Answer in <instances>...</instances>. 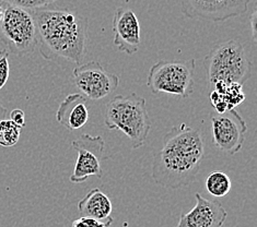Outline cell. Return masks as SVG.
<instances>
[{
    "label": "cell",
    "instance_id": "obj_1",
    "mask_svg": "<svg viewBox=\"0 0 257 227\" xmlns=\"http://www.w3.org/2000/svg\"><path fill=\"white\" fill-rule=\"evenodd\" d=\"M205 143L198 130L181 124L162 139L152 162V179L159 186L181 189L192 183L203 163Z\"/></svg>",
    "mask_w": 257,
    "mask_h": 227
},
{
    "label": "cell",
    "instance_id": "obj_2",
    "mask_svg": "<svg viewBox=\"0 0 257 227\" xmlns=\"http://www.w3.org/2000/svg\"><path fill=\"white\" fill-rule=\"evenodd\" d=\"M38 28L39 48L46 60L64 58L80 65L87 52L89 22L66 10H31Z\"/></svg>",
    "mask_w": 257,
    "mask_h": 227
},
{
    "label": "cell",
    "instance_id": "obj_3",
    "mask_svg": "<svg viewBox=\"0 0 257 227\" xmlns=\"http://www.w3.org/2000/svg\"><path fill=\"white\" fill-rule=\"evenodd\" d=\"M104 122L108 130L126 134L133 149H139L146 143L151 129L146 99L136 93L116 95L106 104Z\"/></svg>",
    "mask_w": 257,
    "mask_h": 227
},
{
    "label": "cell",
    "instance_id": "obj_4",
    "mask_svg": "<svg viewBox=\"0 0 257 227\" xmlns=\"http://www.w3.org/2000/svg\"><path fill=\"white\" fill-rule=\"evenodd\" d=\"M209 83L222 82L243 85L250 78L252 63L243 45L235 40H230L216 45L205 58Z\"/></svg>",
    "mask_w": 257,
    "mask_h": 227
},
{
    "label": "cell",
    "instance_id": "obj_5",
    "mask_svg": "<svg viewBox=\"0 0 257 227\" xmlns=\"http://www.w3.org/2000/svg\"><path fill=\"white\" fill-rule=\"evenodd\" d=\"M147 85L154 94L167 93L187 99L195 88V60L157 61L149 70Z\"/></svg>",
    "mask_w": 257,
    "mask_h": 227
},
{
    "label": "cell",
    "instance_id": "obj_6",
    "mask_svg": "<svg viewBox=\"0 0 257 227\" xmlns=\"http://www.w3.org/2000/svg\"><path fill=\"white\" fill-rule=\"evenodd\" d=\"M0 41L9 53L24 56L35 51L39 44L38 28L31 10L5 5L0 20Z\"/></svg>",
    "mask_w": 257,
    "mask_h": 227
},
{
    "label": "cell",
    "instance_id": "obj_7",
    "mask_svg": "<svg viewBox=\"0 0 257 227\" xmlns=\"http://www.w3.org/2000/svg\"><path fill=\"white\" fill-rule=\"evenodd\" d=\"M72 83L87 100L100 101L117 90L119 77L107 72L99 61H90L73 69Z\"/></svg>",
    "mask_w": 257,
    "mask_h": 227
},
{
    "label": "cell",
    "instance_id": "obj_8",
    "mask_svg": "<svg viewBox=\"0 0 257 227\" xmlns=\"http://www.w3.org/2000/svg\"><path fill=\"white\" fill-rule=\"evenodd\" d=\"M212 143L219 150L234 155L241 151L247 125L236 110L229 109L222 114L211 115Z\"/></svg>",
    "mask_w": 257,
    "mask_h": 227
},
{
    "label": "cell",
    "instance_id": "obj_9",
    "mask_svg": "<svg viewBox=\"0 0 257 227\" xmlns=\"http://www.w3.org/2000/svg\"><path fill=\"white\" fill-rule=\"evenodd\" d=\"M104 140L101 136L84 133L71 142V148L78 152V157L70 176L72 183L84 182L91 176L101 178V162L104 154Z\"/></svg>",
    "mask_w": 257,
    "mask_h": 227
},
{
    "label": "cell",
    "instance_id": "obj_10",
    "mask_svg": "<svg viewBox=\"0 0 257 227\" xmlns=\"http://www.w3.org/2000/svg\"><path fill=\"white\" fill-rule=\"evenodd\" d=\"M250 0H182V12L189 19L223 22L244 15Z\"/></svg>",
    "mask_w": 257,
    "mask_h": 227
},
{
    "label": "cell",
    "instance_id": "obj_11",
    "mask_svg": "<svg viewBox=\"0 0 257 227\" xmlns=\"http://www.w3.org/2000/svg\"><path fill=\"white\" fill-rule=\"evenodd\" d=\"M196 204L191 211L182 213L175 227H222L228 213L216 200L205 199L200 193L195 194Z\"/></svg>",
    "mask_w": 257,
    "mask_h": 227
},
{
    "label": "cell",
    "instance_id": "obj_12",
    "mask_svg": "<svg viewBox=\"0 0 257 227\" xmlns=\"http://www.w3.org/2000/svg\"><path fill=\"white\" fill-rule=\"evenodd\" d=\"M114 45L127 55L137 53L140 46V24L132 9H116L113 18Z\"/></svg>",
    "mask_w": 257,
    "mask_h": 227
},
{
    "label": "cell",
    "instance_id": "obj_13",
    "mask_svg": "<svg viewBox=\"0 0 257 227\" xmlns=\"http://www.w3.org/2000/svg\"><path fill=\"white\" fill-rule=\"evenodd\" d=\"M56 119L70 131L82 128L89 119L87 99L80 93L69 94L60 103L56 112Z\"/></svg>",
    "mask_w": 257,
    "mask_h": 227
},
{
    "label": "cell",
    "instance_id": "obj_14",
    "mask_svg": "<svg viewBox=\"0 0 257 227\" xmlns=\"http://www.w3.org/2000/svg\"><path fill=\"white\" fill-rule=\"evenodd\" d=\"M78 210L81 216H89L99 220L111 217L113 205L107 195L100 189H92L78 203Z\"/></svg>",
    "mask_w": 257,
    "mask_h": 227
},
{
    "label": "cell",
    "instance_id": "obj_15",
    "mask_svg": "<svg viewBox=\"0 0 257 227\" xmlns=\"http://www.w3.org/2000/svg\"><path fill=\"white\" fill-rule=\"evenodd\" d=\"M245 100V94L242 91V85L237 83L225 84L218 82L212 85L210 101L219 114L233 109Z\"/></svg>",
    "mask_w": 257,
    "mask_h": 227
},
{
    "label": "cell",
    "instance_id": "obj_16",
    "mask_svg": "<svg viewBox=\"0 0 257 227\" xmlns=\"http://www.w3.org/2000/svg\"><path fill=\"white\" fill-rule=\"evenodd\" d=\"M231 179L223 171H212L206 179L207 191L216 198H221L230 192Z\"/></svg>",
    "mask_w": 257,
    "mask_h": 227
},
{
    "label": "cell",
    "instance_id": "obj_17",
    "mask_svg": "<svg viewBox=\"0 0 257 227\" xmlns=\"http://www.w3.org/2000/svg\"><path fill=\"white\" fill-rule=\"evenodd\" d=\"M21 129L10 119L0 120V145L4 148L15 146L20 140Z\"/></svg>",
    "mask_w": 257,
    "mask_h": 227
},
{
    "label": "cell",
    "instance_id": "obj_18",
    "mask_svg": "<svg viewBox=\"0 0 257 227\" xmlns=\"http://www.w3.org/2000/svg\"><path fill=\"white\" fill-rule=\"evenodd\" d=\"M58 2V0H0V3L4 5L15 6V7H19L27 10H36V9H43L46 6Z\"/></svg>",
    "mask_w": 257,
    "mask_h": 227
},
{
    "label": "cell",
    "instance_id": "obj_19",
    "mask_svg": "<svg viewBox=\"0 0 257 227\" xmlns=\"http://www.w3.org/2000/svg\"><path fill=\"white\" fill-rule=\"evenodd\" d=\"M113 223V217L105 220H99L89 216H81L72 222V227H109Z\"/></svg>",
    "mask_w": 257,
    "mask_h": 227
},
{
    "label": "cell",
    "instance_id": "obj_20",
    "mask_svg": "<svg viewBox=\"0 0 257 227\" xmlns=\"http://www.w3.org/2000/svg\"><path fill=\"white\" fill-rule=\"evenodd\" d=\"M10 76V66H9V52L3 50L0 52V91L7 84Z\"/></svg>",
    "mask_w": 257,
    "mask_h": 227
},
{
    "label": "cell",
    "instance_id": "obj_21",
    "mask_svg": "<svg viewBox=\"0 0 257 227\" xmlns=\"http://www.w3.org/2000/svg\"><path fill=\"white\" fill-rule=\"evenodd\" d=\"M9 116H10V120L20 129L26 127V113H24L22 109L16 108L12 110V112L9 114Z\"/></svg>",
    "mask_w": 257,
    "mask_h": 227
},
{
    "label": "cell",
    "instance_id": "obj_22",
    "mask_svg": "<svg viewBox=\"0 0 257 227\" xmlns=\"http://www.w3.org/2000/svg\"><path fill=\"white\" fill-rule=\"evenodd\" d=\"M250 24H252V30H253V38H256V9H254L252 18H250Z\"/></svg>",
    "mask_w": 257,
    "mask_h": 227
},
{
    "label": "cell",
    "instance_id": "obj_23",
    "mask_svg": "<svg viewBox=\"0 0 257 227\" xmlns=\"http://www.w3.org/2000/svg\"><path fill=\"white\" fill-rule=\"evenodd\" d=\"M7 115H8V110L6 109V107H4L2 101H0V120L5 119L7 117Z\"/></svg>",
    "mask_w": 257,
    "mask_h": 227
},
{
    "label": "cell",
    "instance_id": "obj_24",
    "mask_svg": "<svg viewBox=\"0 0 257 227\" xmlns=\"http://www.w3.org/2000/svg\"><path fill=\"white\" fill-rule=\"evenodd\" d=\"M4 11H5V5L3 3H0V20L4 16Z\"/></svg>",
    "mask_w": 257,
    "mask_h": 227
}]
</instances>
